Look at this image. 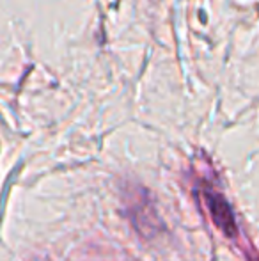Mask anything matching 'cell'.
I'll return each mask as SVG.
<instances>
[{"label":"cell","mask_w":259,"mask_h":261,"mask_svg":"<svg viewBox=\"0 0 259 261\" xmlns=\"http://www.w3.org/2000/svg\"><path fill=\"white\" fill-rule=\"evenodd\" d=\"M204 201H206V206L210 210V215L213 219V222L217 224V227H220L222 233H225L227 237H235L236 234L235 213H233L229 203L225 201V197L222 194L215 192V190H206L204 192Z\"/></svg>","instance_id":"1"}]
</instances>
